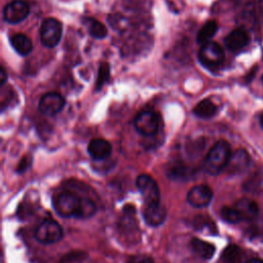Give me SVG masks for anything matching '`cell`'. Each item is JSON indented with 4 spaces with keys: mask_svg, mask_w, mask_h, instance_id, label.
<instances>
[{
    "mask_svg": "<svg viewBox=\"0 0 263 263\" xmlns=\"http://www.w3.org/2000/svg\"><path fill=\"white\" fill-rule=\"evenodd\" d=\"M231 156V150L229 144L220 140L216 142L210 151L208 152L204 161L203 168L210 175H218L226 168Z\"/></svg>",
    "mask_w": 263,
    "mask_h": 263,
    "instance_id": "obj_1",
    "label": "cell"
},
{
    "mask_svg": "<svg viewBox=\"0 0 263 263\" xmlns=\"http://www.w3.org/2000/svg\"><path fill=\"white\" fill-rule=\"evenodd\" d=\"M62 33L63 27L61 22L54 17H47L40 26V41L45 47H55L62 38Z\"/></svg>",
    "mask_w": 263,
    "mask_h": 263,
    "instance_id": "obj_2",
    "label": "cell"
},
{
    "mask_svg": "<svg viewBox=\"0 0 263 263\" xmlns=\"http://www.w3.org/2000/svg\"><path fill=\"white\" fill-rule=\"evenodd\" d=\"M80 203V197L71 191L59 193L53 200V206L57 213L62 217H75Z\"/></svg>",
    "mask_w": 263,
    "mask_h": 263,
    "instance_id": "obj_3",
    "label": "cell"
},
{
    "mask_svg": "<svg viewBox=\"0 0 263 263\" xmlns=\"http://www.w3.org/2000/svg\"><path fill=\"white\" fill-rule=\"evenodd\" d=\"M35 238L44 245L58 242L63 237V229L55 221L46 219L42 221L35 230Z\"/></svg>",
    "mask_w": 263,
    "mask_h": 263,
    "instance_id": "obj_4",
    "label": "cell"
},
{
    "mask_svg": "<svg viewBox=\"0 0 263 263\" xmlns=\"http://www.w3.org/2000/svg\"><path fill=\"white\" fill-rule=\"evenodd\" d=\"M225 54L224 50L217 42L210 41L204 44L199 49L198 60L199 62L208 68H214L220 66L224 61Z\"/></svg>",
    "mask_w": 263,
    "mask_h": 263,
    "instance_id": "obj_5",
    "label": "cell"
},
{
    "mask_svg": "<svg viewBox=\"0 0 263 263\" xmlns=\"http://www.w3.org/2000/svg\"><path fill=\"white\" fill-rule=\"evenodd\" d=\"M134 125L139 134L146 137H152L158 132L159 118L155 112L145 110L136 116Z\"/></svg>",
    "mask_w": 263,
    "mask_h": 263,
    "instance_id": "obj_6",
    "label": "cell"
},
{
    "mask_svg": "<svg viewBox=\"0 0 263 263\" xmlns=\"http://www.w3.org/2000/svg\"><path fill=\"white\" fill-rule=\"evenodd\" d=\"M137 187L142 194L146 204L147 203H156L160 199V191L155 180L149 175L142 174L137 178L136 181Z\"/></svg>",
    "mask_w": 263,
    "mask_h": 263,
    "instance_id": "obj_7",
    "label": "cell"
},
{
    "mask_svg": "<svg viewBox=\"0 0 263 263\" xmlns=\"http://www.w3.org/2000/svg\"><path fill=\"white\" fill-rule=\"evenodd\" d=\"M65 99L59 92H46L39 100V111L47 116H52L60 113L65 107Z\"/></svg>",
    "mask_w": 263,
    "mask_h": 263,
    "instance_id": "obj_8",
    "label": "cell"
},
{
    "mask_svg": "<svg viewBox=\"0 0 263 263\" xmlns=\"http://www.w3.org/2000/svg\"><path fill=\"white\" fill-rule=\"evenodd\" d=\"M30 12L28 3L24 0H13L6 4L3 10V17L8 24H17L24 21Z\"/></svg>",
    "mask_w": 263,
    "mask_h": 263,
    "instance_id": "obj_9",
    "label": "cell"
},
{
    "mask_svg": "<svg viewBox=\"0 0 263 263\" xmlns=\"http://www.w3.org/2000/svg\"><path fill=\"white\" fill-rule=\"evenodd\" d=\"M213 197L212 189L206 185H197L190 189L187 194V201L194 208L206 206Z\"/></svg>",
    "mask_w": 263,
    "mask_h": 263,
    "instance_id": "obj_10",
    "label": "cell"
},
{
    "mask_svg": "<svg viewBox=\"0 0 263 263\" xmlns=\"http://www.w3.org/2000/svg\"><path fill=\"white\" fill-rule=\"evenodd\" d=\"M250 161H251V158L248 152L243 149H238L235 152L231 153L230 159L225 170L227 171L228 174H231V175L240 174L248 168Z\"/></svg>",
    "mask_w": 263,
    "mask_h": 263,
    "instance_id": "obj_11",
    "label": "cell"
},
{
    "mask_svg": "<svg viewBox=\"0 0 263 263\" xmlns=\"http://www.w3.org/2000/svg\"><path fill=\"white\" fill-rule=\"evenodd\" d=\"M143 217L148 225L159 226L165 220L166 211L159 202L147 203L143 211Z\"/></svg>",
    "mask_w": 263,
    "mask_h": 263,
    "instance_id": "obj_12",
    "label": "cell"
},
{
    "mask_svg": "<svg viewBox=\"0 0 263 263\" xmlns=\"http://www.w3.org/2000/svg\"><path fill=\"white\" fill-rule=\"evenodd\" d=\"M111 151H112L111 144L107 140L101 139V138L92 139L87 146L88 154L92 159L98 161L107 159L110 156Z\"/></svg>",
    "mask_w": 263,
    "mask_h": 263,
    "instance_id": "obj_13",
    "label": "cell"
},
{
    "mask_svg": "<svg viewBox=\"0 0 263 263\" xmlns=\"http://www.w3.org/2000/svg\"><path fill=\"white\" fill-rule=\"evenodd\" d=\"M249 41H250L249 34L246 32V30L241 28L231 31L224 40L226 47L233 52H237L243 49L248 45Z\"/></svg>",
    "mask_w": 263,
    "mask_h": 263,
    "instance_id": "obj_14",
    "label": "cell"
},
{
    "mask_svg": "<svg viewBox=\"0 0 263 263\" xmlns=\"http://www.w3.org/2000/svg\"><path fill=\"white\" fill-rule=\"evenodd\" d=\"M234 208L240 215L241 220L253 221L258 217L259 208L258 204L250 198H240L236 201Z\"/></svg>",
    "mask_w": 263,
    "mask_h": 263,
    "instance_id": "obj_15",
    "label": "cell"
},
{
    "mask_svg": "<svg viewBox=\"0 0 263 263\" xmlns=\"http://www.w3.org/2000/svg\"><path fill=\"white\" fill-rule=\"evenodd\" d=\"M10 44L13 49L21 55L29 54L33 49L32 40L25 34L18 33L10 37Z\"/></svg>",
    "mask_w": 263,
    "mask_h": 263,
    "instance_id": "obj_16",
    "label": "cell"
},
{
    "mask_svg": "<svg viewBox=\"0 0 263 263\" xmlns=\"http://www.w3.org/2000/svg\"><path fill=\"white\" fill-rule=\"evenodd\" d=\"M193 113L199 118L209 119L217 113V107L210 99H203L193 108Z\"/></svg>",
    "mask_w": 263,
    "mask_h": 263,
    "instance_id": "obj_17",
    "label": "cell"
},
{
    "mask_svg": "<svg viewBox=\"0 0 263 263\" xmlns=\"http://www.w3.org/2000/svg\"><path fill=\"white\" fill-rule=\"evenodd\" d=\"M192 250L203 259H211L215 253V247L204 240L193 238L190 242Z\"/></svg>",
    "mask_w": 263,
    "mask_h": 263,
    "instance_id": "obj_18",
    "label": "cell"
},
{
    "mask_svg": "<svg viewBox=\"0 0 263 263\" xmlns=\"http://www.w3.org/2000/svg\"><path fill=\"white\" fill-rule=\"evenodd\" d=\"M217 31H218V24H217V22L214 21V20L208 21L199 29V31L197 33V36H196L197 42L201 43V44L210 42L212 37H214L215 34L217 33Z\"/></svg>",
    "mask_w": 263,
    "mask_h": 263,
    "instance_id": "obj_19",
    "label": "cell"
},
{
    "mask_svg": "<svg viewBox=\"0 0 263 263\" xmlns=\"http://www.w3.org/2000/svg\"><path fill=\"white\" fill-rule=\"evenodd\" d=\"M96 211V203L88 197H82L80 198V203L75 217L78 219H87L93 216Z\"/></svg>",
    "mask_w": 263,
    "mask_h": 263,
    "instance_id": "obj_20",
    "label": "cell"
},
{
    "mask_svg": "<svg viewBox=\"0 0 263 263\" xmlns=\"http://www.w3.org/2000/svg\"><path fill=\"white\" fill-rule=\"evenodd\" d=\"M223 263H240L242 258V252L239 247L235 245H229L222 253Z\"/></svg>",
    "mask_w": 263,
    "mask_h": 263,
    "instance_id": "obj_21",
    "label": "cell"
},
{
    "mask_svg": "<svg viewBox=\"0 0 263 263\" xmlns=\"http://www.w3.org/2000/svg\"><path fill=\"white\" fill-rule=\"evenodd\" d=\"M87 28H88V33L96 39H103L107 36L108 30L105 27L104 24L101 22L95 20V18H87Z\"/></svg>",
    "mask_w": 263,
    "mask_h": 263,
    "instance_id": "obj_22",
    "label": "cell"
},
{
    "mask_svg": "<svg viewBox=\"0 0 263 263\" xmlns=\"http://www.w3.org/2000/svg\"><path fill=\"white\" fill-rule=\"evenodd\" d=\"M221 217L223 220L229 223H237L241 221L240 215L238 214L237 210L235 208H230V206H224L221 210Z\"/></svg>",
    "mask_w": 263,
    "mask_h": 263,
    "instance_id": "obj_23",
    "label": "cell"
},
{
    "mask_svg": "<svg viewBox=\"0 0 263 263\" xmlns=\"http://www.w3.org/2000/svg\"><path fill=\"white\" fill-rule=\"evenodd\" d=\"M109 74H110V68L109 64L103 63L101 64L98 72V78H97V88H101L109 79Z\"/></svg>",
    "mask_w": 263,
    "mask_h": 263,
    "instance_id": "obj_24",
    "label": "cell"
},
{
    "mask_svg": "<svg viewBox=\"0 0 263 263\" xmlns=\"http://www.w3.org/2000/svg\"><path fill=\"white\" fill-rule=\"evenodd\" d=\"M168 175L171 178L174 179H185L190 175V170L182 164L173 165L168 172Z\"/></svg>",
    "mask_w": 263,
    "mask_h": 263,
    "instance_id": "obj_25",
    "label": "cell"
},
{
    "mask_svg": "<svg viewBox=\"0 0 263 263\" xmlns=\"http://www.w3.org/2000/svg\"><path fill=\"white\" fill-rule=\"evenodd\" d=\"M126 263H154V260L148 255H134L126 259Z\"/></svg>",
    "mask_w": 263,
    "mask_h": 263,
    "instance_id": "obj_26",
    "label": "cell"
},
{
    "mask_svg": "<svg viewBox=\"0 0 263 263\" xmlns=\"http://www.w3.org/2000/svg\"><path fill=\"white\" fill-rule=\"evenodd\" d=\"M31 165V157L30 156H25L22 160H21V162L18 163V166H17V172L18 173H23V172H25L29 166Z\"/></svg>",
    "mask_w": 263,
    "mask_h": 263,
    "instance_id": "obj_27",
    "label": "cell"
},
{
    "mask_svg": "<svg viewBox=\"0 0 263 263\" xmlns=\"http://www.w3.org/2000/svg\"><path fill=\"white\" fill-rule=\"evenodd\" d=\"M7 80V73L3 67H0V86H3Z\"/></svg>",
    "mask_w": 263,
    "mask_h": 263,
    "instance_id": "obj_28",
    "label": "cell"
},
{
    "mask_svg": "<svg viewBox=\"0 0 263 263\" xmlns=\"http://www.w3.org/2000/svg\"><path fill=\"white\" fill-rule=\"evenodd\" d=\"M246 263H263V260L258 259V258H253V259L248 260Z\"/></svg>",
    "mask_w": 263,
    "mask_h": 263,
    "instance_id": "obj_29",
    "label": "cell"
},
{
    "mask_svg": "<svg viewBox=\"0 0 263 263\" xmlns=\"http://www.w3.org/2000/svg\"><path fill=\"white\" fill-rule=\"evenodd\" d=\"M259 122H260V125H261V127L263 128V112L260 114V116H259Z\"/></svg>",
    "mask_w": 263,
    "mask_h": 263,
    "instance_id": "obj_30",
    "label": "cell"
},
{
    "mask_svg": "<svg viewBox=\"0 0 263 263\" xmlns=\"http://www.w3.org/2000/svg\"><path fill=\"white\" fill-rule=\"evenodd\" d=\"M262 83H263V75H262Z\"/></svg>",
    "mask_w": 263,
    "mask_h": 263,
    "instance_id": "obj_31",
    "label": "cell"
}]
</instances>
